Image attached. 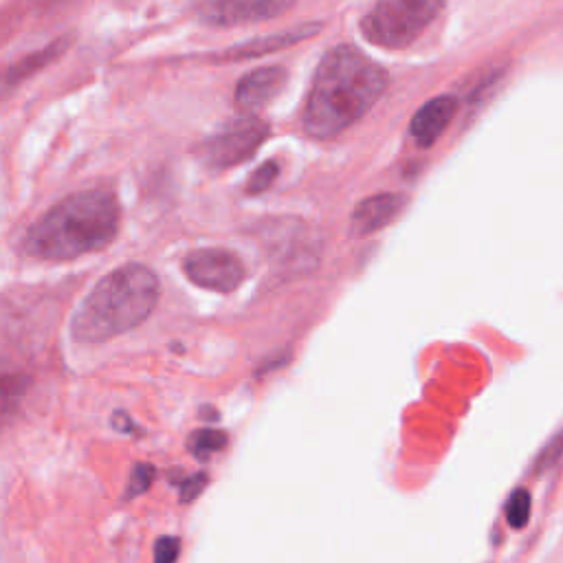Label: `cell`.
<instances>
[{"label":"cell","instance_id":"7a4b0ae2","mask_svg":"<svg viewBox=\"0 0 563 563\" xmlns=\"http://www.w3.org/2000/svg\"><path fill=\"white\" fill-rule=\"evenodd\" d=\"M122 210L106 190H87L54 205L27 234V251L47 262H67L106 249L120 234Z\"/></svg>","mask_w":563,"mask_h":563},{"label":"cell","instance_id":"2e32d148","mask_svg":"<svg viewBox=\"0 0 563 563\" xmlns=\"http://www.w3.org/2000/svg\"><path fill=\"white\" fill-rule=\"evenodd\" d=\"M153 480H155V469H153V464H137V466L133 469L131 484H128V491H126L124 497H126V499H133V497L142 495V493H146L148 486L153 484Z\"/></svg>","mask_w":563,"mask_h":563},{"label":"cell","instance_id":"ac0fdd59","mask_svg":"<svg viewBox=\"0 0 563 563\" xmlns=\"http://www.w3.org/2000/svg\"><path fill=\"white\" fill-rule=\"evenodd\" d=\"M563 455V431L559 436H554L548 447L541 451V458L537 462V469L543 471V469H550L556 464V460Z\"/></svg>","mask_w":563,"mask_h":563},{"label":"cell","instance_id":"4fadbf2b","mask_svg":"<svg viewBox=\"0 0 563 563\" xmlns=\"http://www.w3.org/2000/svg\"><path fill=\"white\" fill-rule=\"evenodd\" d=\"M227 442H229V438H227V433L221 431V429H199V431H192V433H190V438H188V449H190V453H192L196 460L205 462V460H210L212 455L221 453V451L227 447Z\"/></svg>","mask_w":563,"mask_h":563},{"label":"cell","instance_id":"ba28073f","mask_svg":"<svg viewBox=\"0 0 563 563\" xmlns=\"http://www.w3.org/2000/svg\"><path fill=\"white\" fill-rule=\"evenodd\" d=\"M286 80H289V74L282 67L256 69L238 82L234 102L245 115H254L264 106H269L282 93Z\"/></svg>","mask_w":563,"mask_h":563},{"label":"cell","instance_id":"9c48e42d","mask_svg":"<svg viewBox=\"0 0 563 563\" xmlns=\"http://www.w3.org/2000/svg\"><path fill=\"white\" fill-rule=\"evenodd\" d=\"M405 203L407 199L394 192H381L370 199H363L350 216V234L354 238H365L370 234L381 232L403 212Z\"/></svg>","mask_w":563,"mask_h":563},{"label":"cell","instance_id":"5b68a950","mask_svg":"<svg viewBox=\"0 0 563 563\" xmlns=\"http://www.w3.org/2000/svg\"><path fill=\"white\" fill-rule=\"evenodd\" d=\"M269 124L256 115L229 122L201 146V161L210 170H229L254 157L269 137Z\"/></svg>","mask_w":563,"mask_h":563},{"label":"cell","instance_id":"9a60e30c","mask_svg":"<svg viewBox=\"0 0 563 563\" xmlns=\"http://www.w3.org/2000/svg\"><path fill=\"white\" fill-rule=\"evenodd\" d=\"M278 174H280V164H278V161H267V164H262V166L251 174V179H249V183H247V192H249V194H262V192H267V190L275 183Z\"/></svg>","mask_w":563,"mask_h":563},{"label":"cell","instance_id":"8992f818","mask_svg":"<svg viewBox=\"0 0 563 563\" xmlns=\"http://www.w3.org/2000/svg\"><path fill=\"white\" fill-rule=\"evenodd\" d=\"M183 271L190 282L216 293H234L247 280L245 262L223 247L190 251L183 260Z\"/></svg>","mask_w":563,"mask_h":563},{"label":"cell","instance_id":"7c38bea8","mask_svg":"<svg viewBox=\"0 0 563 563\" xmlns=\"http://www.w3.org/2000/svg\"><path fill=\"white\" fill-rule=\"evenodd\" d=\"M69 45H71L69 38H60V41L52 43L49 47H45V49H41V52H34L32 56H27V58H23L21 63L12 65V67L8 69V76H5V87H16V85L30 80L32 76L41 74V71L47 69L52 63H56V60L69 49Z\"/></svg>","mask_w":563,"mask_h":563},{"label":"cell","instance_id":"52a82bcc","mask_svg":"<svg viewBox=\"0 0 563 563\" xmlns=\"http://www.w3.org/2000/svg\"><path fill=\"white\" fill-rule=\"evenodd\" d=\"M297 5V0H199V21L212 27H240L273 21Z\"/></svg>","mask_w":563,"mask_h":563},{"label":"cell","instance_id":"e0dca14e","mask_svg":"<svg viewBox=\"0 0 563 563\" xmlns=\"http://www.w3.org/2000/svg\"><path fill=\"white\" fill-rule=\"evenodd\" d=\"M181 552L179 537H161L155 545V563H174Z\"/></svg>","mask_w":563,"mask_h":563},{"label":"cell","instance_id":"5bb4252c","mask_svg":"<svg viewBox=\"0 0 563 563\" xmlns=\"http://www.w3.org/2000/svg\"><path fill=\"white\" fill-rule=\"evenodd\" d=\"M530 517V493L526 488L513 491V495L506 502V521L513 528H523Z\"/></svg>","mask_w":563,"mask_h":563},{"label":"cell","instance_id":"30bf717a","mask_svg":"<svg viewBox=\"0 0 563 563\" xmlns=\"http://www.w3.org/2000/svg\"><path fill=\"white\" fill-rule=\"evenodd\" d=\"M319 32H322V25H319V23H304V25L284 30V32H280V34H271V36H264V38H260V41H251V43L232 47V49L223 52L221 56H216L214 60H216V63H238V60L262 58V56L282 52V49L295 47V45H300V43H304V41H311V38L317 36Z\"/></svg>","mask_w":563,"mask_h":563},{"label":"cell","instance_id":"277c9868","mask_svg":"<svg viewBox=\"0 0 563 563\" xmlns=\"http://www.w3.org/2000/svg\"><path fill=\"white\" fill-rule=\"evenodd\" d=\"M447 0H376L361 21V34L381 49L412 47L444 10Z\"/></svg>","mask_w":563,"mask_h":563},{"label":"cell","instance_id":"8fae6325","mask_svg":"<svg viewBox=\"0 0 563 563\" xmlns=\"http://www.w3.org/2000/svg\"><path fill=\"white\" fill-rule=\"evenodd\" d=\"M455 113H458V100L455 98H451V95L433 98L425 106L418 109V113L412 120L409 133L420 148H429L449 128Z\"/></svg>","mask_w":563,"mask_h":563},{"label":"cell","instance_id":"d6986e66","mask_svg":"<svg viewBox=\"0 0 563 563\" xmlns=\"http://www.w3.org/2000/svg\"><path fill=\"white\" fill-rule=\"evenodd\" d=\"M205 484H207V475H203V473H199V475H194V477H188L183 484H181V502H192V499H196L199 495H201V491L205 488Z\"/></svg>","mask_w":563,"mask_h":563},{"label":"cell","instance_id":"6da1fadb","mask_svg":"<svg viewBox=\"0 0 563 563\" xmlns=\"http://www.w3.org/2000/svg\"><path fill=\"white\" fill-rule=\"evenodd\" d=\"M387 89V74L352 45L330 49L319 63L306 98L302 126L311 139L328 142L363 120Z\"/></svg>","mask_w":563,"mask_h":563},{"label":"cell","instance_id":"3957f363","mask_svg":"<svg viewBox=\"0 0 563 563\" xmlns=\"http://www.w3.org/2000/svg\"><path fill=\"white\" fill-rule=\"evenodd\" d=\"M159 278L144 264H124L102 278L71 317L78 341L98 344L142 326L159 302Z\"/></svg>","mask_w":563,"mask_h":563}]
</instances>
